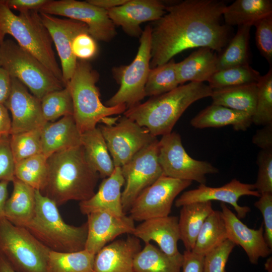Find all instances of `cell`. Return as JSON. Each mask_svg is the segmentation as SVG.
Wrapping results in <instances>:
<instances>
[{"label":"cell","instance_id":"20","mask_svg":"<svg viewBox=\"0 0 272 272\" xmlns=\"http://www.w3.org/2000/svg\"><path fill=\"white\" fill-rule=\"evenodd\" d=\"M221 208L228 239L242 247L250 263L256 264L260 258H265L271 254L272 249L268 246L264 237L263 224L258 229H251L242 222L225 203H221Z\"/></svg>","mask_w":272,"mask_h":272},{"label":"cell","instance_id":"38","mask_svg":"<svg viewBox=\"0 0 272 272\" xmlns=\"http://www.w3.org/2000/svg\"><path fill=\"white\" fill-rule=\"evenodd\" d=\"M261 75L249 64L230 67L216 72L208 80L212 89L256 83Z\"/></svg>","mask_w":272,"mask_h":272},{"label":"cell","instance_id":"15","mask_svg":"<svg viewBox=\"0 0 272 272\" xmlns=\"http://www.w3.org/2000/svg\"><path fill=\"white\" fill-rule=\"evenodd\" d=\"M39 13L55 46L60 60L63 80L66 85L74 74L78 61L72 50V42L77 35L89 33L88 27L85 23L76 20L58 18Z\"/></svg>","mask_w":272,"mask_h":272},{"label":"cell","instance_id":"11","mask_svg":"<svg viewBox=\"0 0 272 272\" xmlns=\"http://www.w3.org/2000/svg\"><path fill=\"white\" fill-rule=\"evenodd\" d=\"M158 142L157 139L143 149L121 167L124 179L121 202L125 214L139 195L163 175L158 161Z\"/></svg>","mask_w":272,"mask_h":272},{"label":"cell","instance_id":"49","mask_svg":"<svg viewBox=\"0 0 272 272\" xmlns=\"http://www.w3.org/2000/svg\"><path fill=\"white\" fill-rule=\"evenodd\" d=\"M50 0H6L9 8L20 12L29 11H39Z\"/></svg>","mask_w":272,"mask_h":272},{"label":"cell","instance_id":"3","mask_svg":"<svg viewBox=\"0 0 272 272\" xmlns=\"http://www.w3.org/2000/svg\"><path fill=\"white\" fill-rule=\"evenodd\" d=\"M212 92V89L204 83L189 82L127 109L124 116L146 128L153 136H163L172 132L191 104L210 97Z\"/></svg>","mask_w":272,"mask_h":272},{"label":"cell","instance_id":"27","mask_svg":"<svg viewBox=\"0 0 272 272\" xmlns=\"http://www.w3.org/2000/svg\"><path fill=\"white\" fill-rule=\"evenodd\" d=\"M13 189L5 207V218L11 223L26 228L33 218L36 207L35 189L15 178Z\"/></svg>","mask_w":272,"mask_h":272},{"label":"cell","instance_id":"32","mask_svg":"<svg viewBox=\"0 0 272 272\" xmlns=\"http://www.w3.org/2000/svg\"><path fill=\"white\" fill-rule=\"evenodd\" d=\"M227 239V229L222 213L214 210L202 225L191 251L205 256Z\"/></svg>","mask_w":272,"mask_h":272},{"label":"cell","instance_id":"45","mask_svg":"<svg viewBox=\"0 0 272 272\" xmlns=\"http://www.w3.org/2000/svg\"><path fill=\"white\" fill-rule=\"evenodd\" d=\"M10 135L0 134V181L12 182L15 178V163L11 149Z\"/></svg>","mask_w":272,"mask_h":272},{"label":"cell","instance_id":"1","mask_svg":"<svg viewBox=\"0 0 272 272\" xmlns=\"http://www.w3.org/2000/svg\"><path fill=\"white\" fill-rule=\"evenodd\" d=\"M225 2L184 0L166 6L151 26V69L190 48L209 47L221 53L230 41V26L222 22Z\"/></svg>","mask_w":272,"mask_h":272},{"label":"cell","instance_id":"18","mask_svg":"<svg viewBox=\"0 0 272 272\" xmlns=\"http://www.w3.org/2000/svg\"><path fill=\"white\" fill-rule=\"evenodd\" d=\"M87 236L85 249L96 255L103 247L117 236L132 234L134 221L126 215L119 217L106 211H96L87 215Z\"/></svg>","mask_w":272,"mask_h":272},{"label":"cell","instance_id":"52","mask_svg":"<svg viewBox=\"0 0 272 272\" xmlns=\"http://www.w3.org/2000/svg\"><path fill=\"white\" fill-rule=\"evenodd\" d=\"M8 109L0 103V134H10L11 119Z\"/></svg>","mask_w":272,"mask_h":272},{"label":"cell","instance_id":"42","mask_svg":"<svg viewBox=\"0 0 272 272\" xmlns=\"http://www.w3.org/2000/svg\"><path fill=\"white\" fill-rule=\"evenodd\" d=\"M253 26L256 28L255 41L257 48L271 67L272 14L257 21Z\"/></svg>","mask_w":272,"mask_h":272},{"label":"cell","instance_id":"51","mask_svg":"<svg viewBox=\"0 0 272 272\" xmlns=\"http://www.w3.org/2000/svg\"><path fill=\"white\" fill-rule=\"evenodd\" d=\"M12 87L11 77L8 73L0 66V103L4 104L10 94Z\"/></svg>","mask_w":272,"mask_h":272},{"label":"cell","instance_id":"56","mask_svg":"<svg viewBox=\"0 0 272 272\" xmlns=\"http://www.w3.org/2000/svg\"><path fill=\"white\" fill-rule=\"evenodd\" d=\"M265 268L267 272H272V258H268L264 264Z\"/></svg>","mask_w":272,"mask_h":272},{"label":"cell","instance_id":"50","mask_svg":"<svg viewBox=\"0 0 272 272\" xmlns=\"http://www.w3.org/2000/svg\"><path fill=\"white\" fill-rule=\"evenodd\" d=\"M252 142L262 150L272 149V124L258 130L252 138Z\"/></svg>","mask_w":272,"mask_h":272},{"label":"cell","instance_id":"41","mask_svg":"<svg viewBox=\"0 0 272 272\" xmlns=\"http://www.w3.org/2000/svg\"><path fill=\"white\" fill-rule=\"evenodd\" d=\"M42 128L10 134V146L15 163L42 154Z\"/></svg>","mask_w":272,"mask_h":272},{"label":"cell","instance_id":"14","mask_svg":"<svg viewBox=\"0 0 272 272\" xmlns=\"http://www.w3.org/2000/svg\"><path fill=\"white\" fill-rule=\"evenodd\" d=\"M38 12L85 23L89 34L95 40L109 42L117 34L115 25L110 19L107 11L87 1L50 0Z\"/></svg>","mask_w":272,"mask_h":272},{"label":"cell","instance_id":"23","mask_svg":"<svg viewBox=\"0 0 272 272\" xmlns=\"http://www.w3.org/2000/svg\"><path fill=\"white\" fill-rule=\"evenodd\" d=\"M124 184L121 167H115L109 176L104 178L98 191L87 200L80 201L79 208L84 215L96 211H106L117 216L125 215L122 202L121 189Z\"/></svg>","mask_w":272,"mask_h":272},{"label":"cell","instance_id":"8","mask_svg":"<svg viewBox=\"0 0 272 272\" xmlns=\"http://www.w3.org/2000/svg\"><path fill=\"white\" fill-rule=\"evenodd\" d=\"M50 250L26 228L0 219V253L16 272H47Z\"/></svg>","mask_w":272,"mask_h":272},{"label":"cell","instance_id":"36","mask_svg":"<svg viewBox=\"0 0 272 272\" xmlns=\"http://www.w3.org/2000/svg\"><path fill=\"white\" fill-rule=\"evenodd\" d=\"M16 178L41 192L47 181V158L39 154L22 160L15 165Z\"/></svg>","mask_w":272,"mask_h":272},{"label":"cell","instance_id":"44","mask_svg":"<svg viewBox=\"0 0 272 272\" xmlns=\"http://www.w3.org/2000/svg\"><path fill=\"white\" fill-rule=\"evenodd\" d=\"M235 244L227 239L204 256L203 272H226L229 257Z\"/></svg>","mask_w":272,"mask_h":272},{"label":"cell","instance_id":"55","mask_svg":"<svg viewBox=\"0 0 272 272\" xmlns=\"http://www.w3.org/2000/svg\"><path fill=\"white\" fill-rule=\"evenodd\" d=\"M0 272H16L8 260L1 253Z\"/></svg>","mask_w":272,"mask_h":272},{"label":"cell","instance_id":"6","mask_svg":"<svg viewBox=\"0 0 272 272\" xmlns=\"http://www.w3.org/2000/svg\"><path fill=\"white\" fill-rule=\"evenodd\" d=\"M99 79V73L87 60H79L66 85L72 98L73 116L81 133L95 128L104 119L124 113L126 110L124 104L108 107L102 103L96 86Z\"/></svg>","mask_w":272,"mask_h":272},{"label":"cell","instance_id":"53","mask_svg":"<svg viewBox=\"0 0 272 272\" xmlns=\"http://www.w3.org/2000/svg\"><path fill=\"white\" fill-rule=\"evenodd\" d=\"M128 0H88L89 3L107 11L125 4Z\"/></svg>","mask_w":272,"mask_h":272},{"label":"cell","instance_id":"37","mask_svg":"<svg viewBox=\"0 0 272 272\" xmlns=\"http://www.w3.org/2000/svg\"><path fill=\"white\" fill-rule=\"evenodd\" d=\"M176 62L173 59L150 69L145 86L146 96L168 92L179 86Z\"/></svg>","mask_w":272,"mask_h":272},{"label":"cell","instance_id":"16","mask_svg":"<svg viewBox=\"0 0 272 272\" xmlns=\"http://www.w3.org/2000/svg\"><path fill=\"white\" fill-rule=\"evenodd\" d=\"M11 80L10 94L5 104L12 114L10 134L43 127L47 122L42 114L41 100L18 79Z\"/></svg>","mask_w":272,"mask_h":272},{"label":"cell","instance_id":"19","mask_svg":"<svg viewBox=\"0 0 272 272\" xmlns=\"http://www.w3.org/2000/svg\"><path fill=\"white\" fill-rule=\"evenodd\" d=\"M166 6L158 0H128L107 12L115 26H120L127 35L140 38L143 31L141 25L160 19L166 13Z\"/></svg>","mask_w":272,"mask_h":272},{"label":"cell","instance_id":"46","mask_svg":"<svg viewBox=\"0 0 272 272\" xmlns=\"http://www.w3.org/2000/svg\"><path fill=\"white\" fill-rule=\"evenodd\" d=\"M72 50L77 59L87 60L97 54L98 46L96 40L89 33H82L74 38Z\"/></svg>","mask_w":272,"mask_h":272},{"label":"cell","instance_id":"17","mask_svg":"<svg viewBox=\"0 0 272 272\" xmlns=\"http://www.w3.org/2000/svg\"><path fill=\"white\" fill-rule=\"evenodd\" d=\"M244 195H252L259 197L260 194L257 191L254 184L241 182L236 179L218 187H212L205 184H200L195 189L184 192L175 201L177 207L195 202L218 200L231 205L240 219L244 218L250 209L247 206H240L238 203L240 197Z\"/></svg>","mask_w":272,"mask_h":272},{"label":"cell","instance_id":"4","mask_svg":"<svg viewBox=\"0 0 272 272\" xmlns=\"http://www.w3.org/2000/svg\"><path fill=\"white\" fill-rule=\"evenodd\" d=\"M7 34L13 36L20 47L37 58L64 84L52 48L51 36L38 11L22 12L16 15L6 0H0V44Z\"/></svg>","mask_w":272,"mask_h":272},{"label":"cell","instance_id":"48","mask_svg":"<svg viewBox=\"0 0 272 272\" xmlns=\"http://www.w3.org/2000/svg\"><path fill=\"white\" fill-rule=\"evenodd\" d=\"M182 254L181 272H203V256L186 250Z\"/></svg>","mask_w":272,"mask_h":272},{"label":"cell","instance_id":"47","mask_svg":"<svg viewBox=\"0 0 272 272\" xmlns=\"http://www.w3.org/2000/svg\"><path fill=\"white\" fill-rule=\"evenodd\" d=\"M259 197L254 205L262 215L264 237L268 246L272 249V193L261 194Z\"/></svg>","mask_w":272,"mask_h":272},{"label":"cell","instance_id":"13","mask_svg":"<svg viewBox=\"0 0 272 272\" xmlns=\"http://www.w3.org/2000/svg\"><path fill=\"white\" fill-rule=\"evenodd\" d=\"M192 181L163 175L137 198L129 212L134 221L169 215L174 200Z\"/></svg>","mask_w":272,"mask_h":272},{"label":"cell","instance_id":"9","mask_svg":"<svg viewBox=\"0 0 272 272\" xmlns=\"http://www.w3.org/2000/svg\"><path fill=\"white\" fill-rule=\"evenodd\" d=\"M151 25H147L140 38V45L133 61L127 65L115 67L113 74L120 87L106 102L108 107L124 104L126 109L140 103L146 97L145 86L151 69Z\"/></svg>","mask_w":272,"mask_h":272},{"label":"cell","instance_id":"7","mask_svg":"<svg viewBox=\"0 0 272 272\" xmlns=\"http://www.w3.org/2000/svg\"><path fill=\"white\" fill-rule=\"evenodd\" d=\"M0 66L40 100L66 86L37 58L11 39L0 44Z\"/></svg>","mask_w":272,"mask_h":272},{"label":"cell","instance_id":"40","mask_svg":"<svg viewBox=\"0 0 272 272\" xmlns=\"http://www.w3.org/2000/svg\"><path fill=\"white\" fill-rule=\"evenodd\" d=\"M257 97L255 111L252 116V123L257 125L272 124V69L261 76L256 83Z\"/></svg>","mask_w":272,"mask_h":272},{"label":"cell","instance_id":"22","mask_svg":"<svg viewBox=\"0 0 272 272\" xmlns=\"http://www.w3.org/2000/svg\"><path fill=\"white\" fill-rule=\"evenodd\" d=\"M141 249L140 240L132 235L115 240L95 255L94 272H134V260Z\"/></svg>","mask_w":272,"mask_h":272},{"label":"cell","instance_id":"12","mask_svg":"<svg viewBox=\"0 0 272 272\" xmlns=\"http://www.w3.org/2000/svg\"><path fill=\"white\" fill-rule=\"evenodd\" d=\"M115 167H121L157 139L145 127L124 116L112 124L99 127Z\"/></svg>","mask_w":272,"mask_h":272},{"label":"cell","instance_id":"5","mask_svg":"<svg viewBox=\"0 0 272 272\" xmlns=\"http://www.w3.org/2000/svg\"><path fill=\"white\" fill-rule=\"evenodd\" d=\"M35 213L26 228L51 250L72 252L84 249L87 222L80 226L67 224L55 202L39 190H35Z\"/></svg>","mask_w":272,"mask_h":272},{"label":"cell","instance_id":"25","mask_svg":"<svg viewBox=\"0 0 272 272\" xmlns=\"http://www.w3.org/2000/svg\"><path fill=\"white\" fill-rule=\"evenodd\" d=\"M180 85L187 82L203 83L218 71V55L209 47H200L176 62Z\"/></svg>","mask_w":272,"mask_h":272},{"label":"cell","instance_id":"26","mask_svg":"<svg viewBox=\"0 0 272 272\" xmlns=\"http://www.w3.org/2000/svg\"><path fill=\"white\" fill-rule=\"evenodd\" d=\"M252 123V116L248 113L213 104L200 111L190 121L191 125L196 128L232 125L237 131H245Z\"/></svg>","mask_w":272,"mask_h":272},{"label":"cell","instance_id":"33","mask_svg":"<svg viewBox=\"0 0 272 272\" xmlns=\"http://www.w3.org/2000/svg\"><path fill=\"white\" fill-rule=\"evenodd\" d=\"M252 26L251 25L238 26L234 37L218 55V71L249 64V40Z\"/></svg>","mask_w":272,"mask_h":272},{"label":"cell","instance_id":"21","mask_svg":"<svg viewBox=\"0 0 272 272\" xmlns=\"http://www.w3.org/2000/svg\"><path fill=\"white\" fill-rule=\"evenodd\" d=\"M132 235L145 243L155 242L165 254L182 263L183 254L177 245L180 240L178 217L169 215L145 220L135 227Z\"/></svg>","mask_w":272,"mask_h":272},{"label":"cell","instance_id":"34","mask_svg":"<svg viewBox=\"0 0 272 272\" xmlns=\"http://www.w3.org/2000/svg\"><path fill=\"white\" fill-rule=\"evenodd\" d=\"M95 256L85 249L72 252L50 250L47 272H94Z\"/></svg>","mask_w":272,"mask_h":272},{"label":"cell","instance_id":"2","mask_svg":"<svg viewBox=\"0 0 272 272\" xmlns=\"http://www.w3.org/2000/svg\"><path fill=\"white\" fill-rule=\"evenodd\" d=\"M48 174L43 195L57 207L82 201L95 193L98 173L88 162L82 145L57 151L47 158Z\"/></svg>","mask_w":272,"mask_h":272},{"label":"cell","instance_id":"39","mask_svg":"<svg viewBox=\"0 0 272 272\" xmlns=\"http://www.w3.org/2000/svg\"><path fill=\"white\" fill-rule=\"evenodd\" d=\"M42 114L46 122H53L60 117L72 115L74 109L69 87L45 95L41 100Z\"/></svg>","mask_w":272,"mask_h":272},{"label":"cell","instance_id":"24","mask_svg":"<svg viewBox=\"0 0 272 272\" xmlns=\"http://www.w3.org/2000/svg\"><path fill=\"white\" fill-rule=\"evenodd\" d=\"M81 134L72 115L48 122L41 130L42 154L48 158L57 151L80 146Z\"/></svg>","mask_w":272,"mask_h":272},{"label":"cell","instance_id":"35","mask_svg":"<svg viewBox=\"0 0 272 272\" xmlns=\"http://www.w3.org/2000/svg\"><path fill=\"white\" fill-rule=\"evenodd\" d=\"M133 262L134 272H181L182 263L150 242L145 243Z\"/></svg>","mask_w":272,"mask_h":272},{"label":"cell","instance_id":"28","mask_svg":"<svg viewBox=\"0 0 272 272\" xmlns=\"http://www.w3.org/2000/svg\"><path fill=\"white\" fill-rule=\"evenodd\" d=\"M212 201L195 202L181 207L178 218L180 240L186 250H192L207 218L212 213Z\"/></svg>","mask_w":272,"mask_h":272},{"label":"cell","instance_id":"10","mask_svg":"<svg viewBox=\"0 0 272 272\" xmlns=\"http://www.w3.org/2000/svg\"><path fill=\"white\" fill-rule=\"evenodd\" d=\"M158 161L163 175L173 178L206 183V175L219 170L211 163L191 158L184 149L180 134L171 132L158 142Z\"/></svg>","mask_w":272,"mask_h":272},{"label":"cell","instance_id":"29","mask_svg":"<svg viewBox=\"0 0 272 272\" xmlns=\"http://www.w3.org/2000/svg\"><path fill=\"white\" fill-rule=\"evenodd\" d=\"M256 83L213 89L210 96L212 104L244 112L252 116L256 108Z\"/></svg>","mask_w":272,"mask_h":272},{"label":"cell","instance_id":"54","mask_svg":"<svg viewBox=\"0 0 272 272\" xmlns=\"http://www.w3.org/2000/svg\"><path fill=\"white\" fill-rule=\"evenodd\" d=\"M9 182L0 181V219L5 218V207L8 199V186Z\"/></svg>","mask_w":272,"mask_h":272},{"label":"cell","instance_id":"43","mask_svg":"<svg viewBox=\"0 0 272 272\" xmlns=\"http://www.w3.org/2000/svg\"><path fill=\"white\" fill-rule=\"evenodd\" d=\"M258 167L256 181L254 185L261 195L272 193V149L261 150L257 157Z\"/></svg>","mask_w":272,"mask_h":272},{"label":"cell","instance_id":"31","mask_svg":"<svg viewBox=\"0 0 272 272\" xmlns=\"http://www.w3.org/2000/svg\"><path fill=\"white\" fill-rule=\"evenodd\" d=\"M272 14L271 0H236L226 6L223 13L228 26L251 25Z\"/></svg>","mask_w":272,"mask_h":272},{"label":"cell","instance_id":"30","mask_svg":"<svg viewBox=\"0 0 272 272\" xmlns=\"http://www.w3.org/2000/svg\"><path fill=\"white\" fill-rule=\"evenodd\" d=\"M81 145L88 162L99 177L105 178L111 175L115 166L99 128L82 133Z\"/></svg>","mask_w":272,"mask_h":272}]
</instances>
